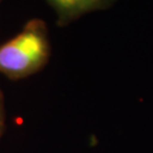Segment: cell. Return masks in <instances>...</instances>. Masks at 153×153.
I'll use <instances>...</instances> for the list:
<instances>
[{
  "mask_svg": "<svg viewBox=\"0 0 153 153\" xmlns=\"http://www.w3.org/2000/svg\"><path fill=\"white\" fill-rule=\"evenodd\" d=\"M57 15V25L66 26L83 15L107 9L117 0H44Z\"/></svg>",
  "mask_w": 153,
  "mask_h": 153,
  "instance_id": "2",
  "label": "cell"
},
{
  "mask_svg": "<svg viewBox=\"0 0 153 153\" xmlns=\"http://www.w3.org/2000/svg\"><path fill=\"white\" fill-rule=\"evenodd\" d=\"M4 129H5V125L4 124H0V137H1L2 133H4Z\"/></svg>",
  "mask_w": 153,
  "mask_h": 153,
  "instance_id": "4",
  "label": "cell"
},
{
  "mask_svg": "<svg viewBox=\"0 0 153 153\" xmlns=\"http://www.w3.org/2000/svg\"><path fill=\"white\" fill-rule=\"evenodd\" d=\"M0 124L5 125V102H4V94L0 90Z\"/></svg>",
  "mask_w": 153,
  "mask_h": 153,
  "instance_id": "3",
  "label": "cell"
},
{
  "mask_svg": "<svg viewBox=\"0 0 153 153\" xmlns=\"http://www.w3.org/2000/svg\"><path fill=\"white\" fill-rule=\"evenodd\" d=\"M50 52L47 24L32 18L17 35L0 45V73L10 79L31 76L47 65Z\"/></svg>",
  "mask_w": 153,
  "mask_h": 153,
  "instance_id": "1",
  "label": "cell"
}]
</instances>
